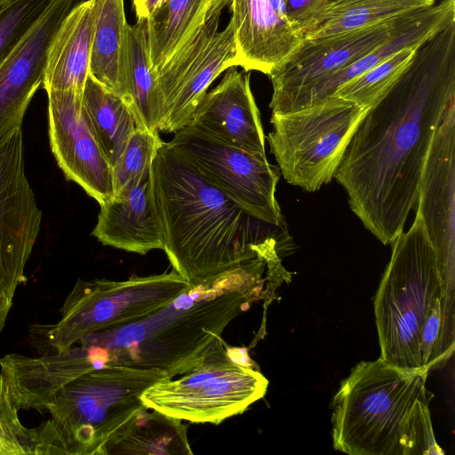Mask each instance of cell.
<instances>
[{
    "instance_id": "34",
    "label": "cell",
    "mask_w": 455,
    "mask_h": 455,
    "mask_svg": "<svg viewBox=\"0 0 455 455\" xmlns=\"http://www.w3.org/2000/svg\"><path fill=\"white\" fill-rule=\"evenodd\" d=\"M167 0H132L138 20H147Z\"/></svg>"
},
{
    "instance_id": "24",
    "label": "cell",
    "mask_w": 455,
    "mask_h": 455,
    "mask_svg": "<svg viewBox=\"0 0 455 455\" xmlns=\"http://www.w3.org/2000/svg\"><path fill=\"white\" fill-rule=\"evenodd\" d=\"M232 0H167L147 20L151 68L156 74L187 39Z\"/></svg>"
},
{
    "instance_id": "2",
    "label": "cell",
    "mask_w": 455,
    "mask_h": 455,
    "mask_svg": "<svg viewBox=\"0 0 455 455\" xmlns=\"http://www.w3.org/2000/svg\"><path fill=\"white\" fill-rule=\"evenodd\" d=\"M164 248L172 267L197 286L259 255L287 228L265 221L202 174L170 141L161 140L151 164ZM263 256V255H262Z\"/></svg>"
},
{
    "instance_id": "10",
    "label": "cell",
    "mask_w": 455,
    "mask_h": 455,
    "mask_svg": "<svg viewBox=\"0 0 455 455\" xmlns=\"http://www.w3.org/2000/svg\"><path fill=\"white\" fill-rule=\"evenodd\" d=\"M220 14L199 27L156 74L164 114L159 132L175 133L188 125L211 84L238 67L233 23L218 31Z\"/></svg>"
},
{
    "instance_id": "27",
    "label": "cell",
    "mask_w": 455,
    "mask_h": 455,
    "mask_svg": "<svg viewBox=\"0 0 455 455\" xmlns=\"http://www.w3.org/2000/svg\"><path fill=\"white\" fill-rule=\"evenodd\" d=\"M126 53L130 93L135 113L144 127L160 130L164 104L151 68L146 20L126 28Z\"/></svg>"
},
{
    "instance_id": "23",
    "label": "cell",
    "mask_w": 455,
    "mask_h": 455,
    "mask_svg": "<svg viewBox=\"0 0 455 455\" xmlns=\"http://www.w3.org/2000/svg\"><path fill=\"white\" fill-rule=\"evenodd\" d=\"M92 2L94 24L90 75L124 100L134 110L128 79L126 53L128 23L125 19L124 0H92Z\"/></svg>"
},
{
    "instance_id": "33",
    "label": "cell",
    "mask_w": 455,
    "mask_h": 455,
    "mask_svg": "<svg viewBox=\"0 0 455 455\" xmlns=\"http://www.w3.org/2000/svg\"><path fill=\"white\" fill-rule=\"evenodd\" d=\"M288 21L303 38L321 19L328 0H283Z\"/></svg>"
},
{
    "instance_id": "14",
    "label": "cell",
    "mask_w": 455,
    "mask_h": 455,
    "mask_svg": "<svg viewBox=\"0 0 455 455\" xmlns=\"http://www.w3.org/2000/svg\"><path fill=\"white\" fill-rule=\"evenodd\" d=\"M48 135L52 152L67 180L79 185L100 205L115 195L112 166L84 108L83 94L48 92Z\"/></svg>"
},
{
    "instance_id": "12",
    "label": "cell",
    "mask_w": 455,
    "mask_h": 455,
    "mask_svg": "<svg viewBox=\"0 0 455 455\" xmlns=\"http://www.w3.org/2000/svg\"><path fill=\"white\" fill-rule=\"evenodd\" d=\"M42 211L25 172L18 127L0 140V289L13 299L41 229Z\"/></svg>"
},
{
    "instance_id": "1",
    "label": "cell",
    "mask_w": 455,
    "mask_h": 455,
    "mask_svg": "<svg viewBox=\"0 0 455 455\" xmlns=\"http://www.w3.org/2000/svg\"><path fill=\"white\" fill-rule=\"evenodd\" d=\"M455 98V21L415 50L367 109L335 172L348 204L383 244L404 231L434 134Z\"/></svg>"
},
{
    "instance_id": "6",
    "label": "cell",
    "mask_w": 455,
    "mask_h": 455,
    "mask_svg": "<svg viewBox=\"0 0 455 455\" xmlns=\"http://www.w3.org/2000/svg\"><path fill=\"white\" fill-rule=\"evenodd\" d=\"M391 245V258L374 299L379 358L403 369L424 368L423 328L439 302L455 312V297L444 288L435 251L419 212L410 228Z\"/></svg>"
},
{
    "instance_id": "15",
    "label": "cell",
    "mask_w": 455,
    "mask_h": 455,
    "mask_svg": "<svg viewBox=\"0 0 455 455\" xmlns=\"http://www.w3.org/2000/svg\"><path fill=\"white\" fill-rule=\"evenodd\" d=\"M416 12L348 32L305 37L267 75L273 85L269 108L374 50L390 38Z\"/></svg>"
},
{
    "instance_id": "32",
    "label": "cell",
    "mask_w": 455,
    "mask_h": 455,
    "mask_svg": "<svg viewBox=\"0 0 455 455\" xmlns=\"http://www.w3.org/2000/svg\"><path fill=\"white\" fill-rule=\"evenodd\" d=\"M6 377L0 371V455L31 454V428L25 427Z\"/></svg>"
},
{
    "instance_id": "28",
    "label": "cell",
    "mask_w": 455,
    "mask_h": 455,
    "mask_svg": "<svg viewBox=\"0 0 455 455\" xmlns=\"http://www.w3.org/2000/svg\"><path fill=\"white\" fill-rule=\"evenodd\" d=\"M433 4L435 0H328L321 19L305 37L370 27Z\"/></svg>"
},
{
    "instance_id": "35",
    "label": "cell",
    "mask_w": 455,
    "mask_h": 455,
    "mask_svg": "<svg viewBox=\"0 0 455 455\" xmlns=\"http://www.w3.org/2000/svg\"><path fill=\"white\" fill-rule=\"evenodd\" d=\"M12 302L13 299L0 289V332L4 327Z\"/></svg>"
},
{
    "instance_id": "37",
    "label": "cell",
    "mask_w": 455,
    "mask_h": 455,
    "mask_svg": "<svg viewBox=\"0 0 455 455\" xmlns=\"http://www.w3.org/2000/svg\"><path fill=\"white\" fill-rule=\"evenodd\" d=\"M12 0H0V8Z\"/></svg>"
},
{
    "instance_id": "16",
    "label": "cell",
    "mask_w": 455,
    "mask_h": 455,
    "mask_svg": "<svg viewBox=\"0 0 455 455\" xmlns=\"http://www.w3.org/2000/svg\"><path fill=\"white\" fill-rule=\"evenodd\" d=\"M76 4V0H54L0 65V140L21 127L29 103L43 84L51 42Z\"/></svg>"
},
{
    "instance_id": "8",
    "label": "cell",
    "mask_w": 455,
    "mask_h": 455,
    "mask_svg": "<svg viewBox=\"0 0 455 455\" xmlns=\"http://www.w3.org/2000/svg\"><path fill=\"white\" fill-rule=\"evenodd\" d=\"M180 376L147 388L140 395L146 408L180 420L218 425L246 411L268 387L262 373L230 356L222 339Z\"/></svg>"
},
{
    "instance_id": "29",
    "label": "cell",
    "mask_w": 455,
    "mask_h": 455,
    "mask_svg": "<svg viewBox=\"0 0 455 455\" xmlns=\"http://www.w3.org/2000/svg\"><path fill=\"white\" fill-rule=\"evenodd\" d=\"M418 46L406 47L398 51L384 61L339 87L333 95L368 109L399 77Z\"/></svg>"
},
{
    "instance_id": "26",
    "label": "cell",
    "mask_w": 455,
    "mask_h": 455,
    "mask_svg": "<svg viewBox=\"0 0 455 455\" xmlns=\"http://www.w3.org/2000/svg\"><path fill=\"white\" fill-rule=\"evenodd\" d=\"M82 100L100 146L113 167L133 131L144 126L124 100L90 74Z\"/></svg>"
},
{
    "instance_id": "11",
    "label": "cell",
    "mask_w": 455,
    "mask_h": 455,
    "mask_svg": "<svg viewBox=\"0 0 455 455\" xmlns=\"http://www.w3.org/2000/svg\"><path fill=\"white\" fill-rule=\"evenodd\" d=\"M170 142L212 182L258 218L286 227L275 197L278 169L266 156L214 140L187 125Z\"/></svg>"
},
{
    "instance_id": "7",
    "label": "cell",
    "mask_w": 455,
    "mask_h": 455,
    "mask_svg": "<svg viewBox=\"0 0 455 455\" xmlns=\"http://www.w3.org/2000/svg\"><path fill=\"white\" fill-rule=\"evenodd\" d=\"M366 111L331 95L302 108L272 113L267 140L285 180L307 192L330 183Z\"/></svg>"
},
{
    "instance_id": "22",
    "label": "cell",
    "mask_w": 455,
    "mask_h": 455,
    "mask_svg": "<svg viewBox=\"0 0 455 455\" xmlns=\"http://www.w3.org/2000/svg\"><path fill=\"white\" fill-rule=\"evenodd\" d=\"M94 24L92 0L76 3L64 18L49 46L42 87L46 92L83 94L90 74Z\"/></svg>"
},
{
    "instance_id": "30",
    "label": "cell",
    "mask_w": 455,
    "mask_h": 455,
    "mask_svg": "<svg viewBox=\"0 0 455 455\" xmlns=\"http://www.w3.org/2000/svg\"><path fill=\"white\" fill-rule=\"evenodd\" d=\"M54 0H12L0 8V65Z\"/></svg>"
},
{
    "instance_id": "17",
    "label": "cell",
    "mask_w": 455,
    "mask_h": 455,
    "mask_svg": "<svg viewBox=\"0 0 455 455\" xmlns=\"http://www.w3.org/2000/svg\"><path fill=\"white\" fill-rule=\"evenodd\" d=\"M188 125L220 142L266 156L265 135L250 85V74L228 68L206 92Z\"/></svg>"
},
{
    "instance_id": "21",
    "label": "cell",
    "mask_w": 455,
    "mask_h": 455,
    "mask_svg": "<svg viewBox=\"0 0 455 455\" xmlns=\"http://www.w3.org/2000/svg\"><path fill=\"white\" fill-rule=\"evenodd\" d=\"M0 368L18 408L41 411L69 382L100 367L90 351L79 345L37 357L9 354L0 359Z\"/></svg>"
},
{
    "instance_id": "3",
    "label": "cell",
    "mask_w": 455,
    "mask_h": 455,
    "mask_svg": "<svg viewBox=\"0 0 455 455\" xmlns=\"http://www.w3.org/2000/svg\"><path fill=\"white\" fill-rule=\"evenodd\" d=\"M271 257L259 255L197 286L136 322L94 332L78 342L100 367L157 369L170 379L196 366L227 325L263 297Z\"/></svg>"
},
{
    "instance_id": "18",
    "label": "cell",
    "mask_w": 455,
    "mask_h": 455,
    "mask_svg": "<svg viewBox=\"0 0 455 455\" xmlns=\"http://www.w3.org/2000/svg\"><path fill=\"white\" fill-rule=\"evenodd\" d=\"M151 164L100 205L92 235L102 244L140 255L163 250L164 235L155 204Z\"/></svg>"
},
{
    "instance_id": "13",
    "label": "cell",
    "mask_w": 455,
    "mask_h": 455,
    "mask_svg": "<svg viewBox=\"0 0 455 455\" xmlns=\"http://www.w3.org/2000/svg\"><path fill=\"white\" fill-rule=\"evenodd\" d=\"M415 206L435 251L444 288L455 296V98L432 139Z\"/></svg>"
},
{
    "instance_id": "9",
    "label": "cell",
    "mask_w": 455,
    "mask_h": 455,
    "mask_svg": "<svg viewBox=\"0 0 455 455\" xmlns=\"http://www.w3.org/2000/svg\"><path fill=\"white\" fill-rule=\"evenodd\" d=\"M188 286L174 270L124 281L78 279L60 310V320L46 331L47 343L54 353L64 352L94 332L155 313Z\"/></svg>"
},
{
    "instance_id": "36",
    "label": "cell",
    "mask_w": 455,
    "mask_h": 455,
    "mask_svg": "<svg viewBox=\"0 0 455 455\" xmlns=\"http://www.w3.org/2000/svg\"><path fill=\"white\" fill-rule=\"evenodd\" d=\"M275 11L285 20L288 21L285 14V6L283 0H270Z\"/></svg>"
},
{
    "instance_id": "20",
    "label": "cell",
    "mask_w": 455,
    "mask_h": 455,
    "mask_svg": "<svg viewBox=\"0 0 455 455\" xmlns=\"http://www.w3.org/2000/svg\"><path fill=\"white\" fill-rule=\"evenodd\" d=\"M230 7L238 66L244 71L268 75L304 39L270 0H232Z\"/></svg>"
},
{
    "instance_id": "4",
    "label": "cell",
    "mask_w": 455,
    "mask_h": 455,
    "mask_svg": "<svg viewBox=\"0 0 455 455\" xmlns=\"http://www.w3.org/2000/svg\"><path fill=\"white\" fill-rule=\"evenodd\" d=\"M428 372L381 358L358 363L333 397L334 449L350 455L443 454L431 420Z\"/></svg>"
},
{
    "instance_id": "31",
    "label": "cell",
    "mask_w": 455,
    "mask_h": 455,
    "mask_svg": "<svg viewBox=\"0 0 455 455\" xmlns=\"http://www.w3.org/2000/svg\"><path fill=\"white\" fill-rule=\"evenodd\" d=\"M160 141L158 131L146 127H137L133 131L112 167L115 194L151 164Z\"/></svg>"
},
{
    "instance_id": "19",
    "label": "cell",
    "mask_w": 455,
    "mask_h": 455,
    "mask_svg": "<svg viewBox=\"0 0 455 455\" xmlns=\"http://www.w3.org/2000/svg\"><path fill=\"white\" fill-rule=\"evenodd\" d=\"M455 21V0H442L416 12L390 38L334 74L307 85L271 108L272 113L302 108L333 95L347 82L384 61L398 51L417 46Z\"/></svg>"
},
{
    "instance_id": "5",
    "label": "cell",
    "mask_w": 455,
    "mask_h": 455,
    "mask_svg": "<svg viewBox=\"0 0 455 455\" xmlns=\"http://www.w3.org/2000/svg\"><path fill=\"white\" fill-rule=\"evenodd\" d=\"M170 379L157 369L105 365L60 389L49 403L50 418L31 428V454L101 455L108 440L147 409L140 395Z\"/></svg>"
},
{
    "instance_id": "25",
    "label": "cell",
    "mask_w": 455,
    "mask_h": 455,
    "mask_svg": "<svg viewBox=\"0 0 455 455\" xmlns=\"http://www.w3.org/2000/svg\"><path fill=\"white\" fill-rule=\"evenodd\" d=\"M134 414L105 443L101 455H191L188 429L180 419L152 410Z\"/></svg>"
}]
</instances>
